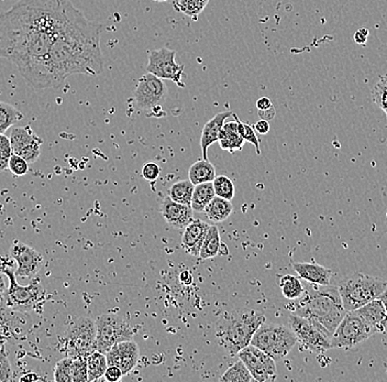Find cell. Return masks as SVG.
Here are the masks:
<instances>
[{
    "label": "cell",
    "instance_id": "6da1fadb",
    "mask_svg": "<svg viewBox=\"0 0 387 382\" xmlns=\"http://www.w3.org/2000/svg\"><path fill=\"white\" fill-rule=\"evenodd\" d=\"M67 0H19L0 13V59L15 64L34 89L51 88L48 56Z\"/></svg>",
    "mask_w": 387,
    "mask_h": 382
},
{
    "label": "cell",
    "instance_id": "7a4b0ae2",
    "mask_svg": "<svg viewBox=\"0 0 387 382\" xmlns=\"http://www.w3.org/2000/svg\"><path fill=\"white\" fill-rule=\"evenodd\" d=\"M103 29L102 23L88 20L67 0L61 28L48 56L51 88L62 86L72 75L98 77L102 74L104 71L100 48Z\"/></svg>",
    "mask_w": 387,
    "mask_h": 382
},
{
    "label": "cell",
    "instance_id": "3957f363",
    "mask_svg": "<svg viewBox=\"0 0 387 382\" xmlns=\"http://www.w3.org/2000/svg\"><path fill=\"white\" fill-rule=\"evenodd\" d=\"M293 311L294 314L303 316L324 329L330 337L347 314L339 289L330 284H310L305 289L304 294L299 298Z\"/></svg>",
    "mask_w": 387,
    "mask_h": 382
},
{
    "label": "cell",
    "instance_id": "277c9868",
    "mask_svg": "<svg viewBox=\"0 0 387 382\" xmlns=\"http://www.w3.org/2000/svg\"><path fill=\"white\" fill-rule=\"evenodd\" d=\"M266 321L265 315L256 310H235L223 314L216 323V339L230 356L251 345L258 327Z\"/></svg>",
    "mask_w": 387,
    "mask_h": 382
},
{
    "label": "cell",
    "instance_id": "5b68a950",
    "mask_svg": "<svg viewBox=\"0 0 387 382\" xmlns=\"http://www.w3.org/2000/svg\"><path fill=\"white\" fill-rule=\"evenodd\" d=\"M386 288L387 281L361 272L348 275L338 284L347 312L357 311L371 301L380 298Z\"/></svg>",
    "mask_w": 387,
    "mask_h": 382
},
{
    "label": "cell",
    "instance_id": "8992f818",
    "mask_svg": "<svg viewBox=\"0 0 387 382\" xmlns=\"http://www.w3.org/2000/svg\"><path fill=\"white\" fill-rule=\"evenodd\" d=\"M297 343L296 335L291 327L266 322L258 327L251 341V345L263 350L275 362L285 358Z\"/></svg>",
    "mask_w": 387,
    "mask_h": 382
},
{
    "label": "cell",
    "instance_id": "52a82bcc",
    "mask_svg": "<svg viewBox=\"0 0 387 382\" xmlns=\"http://www.w3.org/2000/svg\"><path fill=\"white\" fill-rule=\"evenodd\" d=\"M167 95L169 88L164 81L147 72L140 77L132 97L137 107L147 112V116L161 117L165 115L162 104L166 100Z\"/></svg>",
    "mask_w": 387,
    "mask_h": 382
},
{
    "label": "cell",
    "instance_id": "ba28073f",
    "mask_svg": "<svg viewBox=\"0 0 387 382\" xmlns=\"http://www.w3.org/2000/svg\"><path fill=\"white\" fill-rule=\"evenodd\" d=\"M4 272L9 279V286L3 294L4 303L8 308L13 311L28 313L44 300V290L40 281L33 280L28 286H20L11 268L4 269Z\"/></svg>",
    "mask_w": 387,
    "mask_h": 382
},
{
    "label": "cell",
    "instance_id": "9c48e42d",
    "mask_svg": "<svg viewBox=\"0 0 387 382\" xmlns=\"http://www.w3.org/2000/svg\"><path fill=\"white\" fill-rule=\"evenodd\" d=\"M96 350L106 355L118 343L133 339V329L116 314H104L96 321Z\"/></svg>",
    "mask_w": 387,
    "mask_h": 382
},
{
    "label": "cell",
    "instance_id": "30bf717a",
    "mask_svg": "<svg viewBox=\"0 0 387 382\" xmlns=\"http://www.w3.org/2000/svg\"><path fill=\"white\" fill-rule=\"evenodd\" d=\"M373 335L372 329L357 312H347L332 334V349L352 348Z\"/></svg>",
    "mask_w": 387,
    "mask_h": 382
},
{
    "label": "cell",
    "instance_id": "8fae6325",
    "mask_svg": "<svg viewBox=\"0 0 387 382\" xmlns=\"http://www.w3.org/2000/svg\"><path fill=\"white\" fill-rule=\"evenodd\" d=\"M96 321L89 317H79L74 321L66 333L67 356L87 358L96 350Z\"/></svg>",
    "mask_w": 387,
    "mask_h": 382
},
{
    "label": "cell",
    "instance_id": "7c38bea8",
    "mask_svg": "<svg viewBox=\"0 0 387 382\" xmlns=\"http://www.w3.org/2000/svg\"><path fill=\"white\" fill-rule=\"evenodd\" d=\"M289 324L301 346L308 349L309 352L320 356L332 349V337L309 320L291 314Z\"/></svg>",
    "mask_w": 387,
    "mask_h": 382
},
{
    "label": "cell",
    "instance_id": "4fadbf2b",
    "mask_svg": "<svg viewBox=\"0 0 387 382\" xmlns=\"http://www.w3.org/2000/svg\"><path fill=\"white\" fill-rule=\"evenodd\" d=\"M176 52L171 48H161L149 53L147 72L162 79H170L180 87H185L182 81L184 65L175 61Z\"/></svg>",
    "mask_w": 387,
    "mask_h": 382
},
{
    "label": "cell",
    "instance_id": "5bb4252c",
    "mask_svg": "<svg viewBox=\"0 0 387 382\" xmlns=\"http://www.w3.org/2000/svg\"><path fill=\"white\" fill-rule=\"evenodd\" d=\"M237 356L246 364L254 381H274L277 376L275 360L254 345H249L238 353Z\"/></svg>",
    "mask_w": 387,
    "mask_h": 382
},
{
    "label": "cell",
    "instance_id": "9a60e30c",
    "mask_svg": "<svg viewBox=\"0 0 387 382\" xmlns=\"http://www.w3.org/2000/svg\"><path fill=\"white\" fill-rule=\"evenodd\" d=\"M9 139L13 153L22 157L29 164H33L38 160L44 140L34 133L30 126L13 127Z\"/></svg>",
    "mask_w": 387,
    "mask_h": 382
},
{
    "label": "cell",
    "instance_id": "2e32d148",
    "mask_svg": "<svg viewBox=\"0 0 387 382\" xmlns=\"http://www.w3.org/2000/svg\"><path fill=\"white\" fill-rule=\"evenodd\" d=\"M11 255L18 265L15 271V277L32 279L38 275L44 265V258L41 253L21 242H13Z\"/></svg>",
    "mask_w": 387,
    "mask_h": 382
},
{
    "label": "cell",
    "instance_id": "e0dca14e",
    "mask_svg": "<svg viewBox=\"0 0 387 382\" xmlns=\"http://www.w3.org/2000/svg\"><path fill=\"white\" fill-rule=\"evenodd\" d=\"M31 327V317L25 312L13 311L0 302V336L20 339Z\"/></svg>",
    "mask_w": 387,
    "mask_h": 382
},
{
    "label": "cell",
    "instance_id": "ac0fdd59",
    "mask_svg": "<svg viewBox=\"0 0 387 382\" xmlns=\"http://www.w3.org/2000/svg\"><path fill=\"white\" fill-rule=\"evenodd\" d=\"M139 356V347L133 339L118 343L106 354L108 366L119 367L124 376L130 374L137 366Z\"/></svg>",
    "mask_w": 387,
    "mask_h": 382
},
{
    "label": "cell",
    "instance_id": "d6986e66",
    "mask_svg": "<svg viewBox=\"0 0 387 382\" xmlns=\"http://www.w3.org/2000/svg\"><path fill=\"white\" fill-rule=\"evenodd\" d=\"M192 206L181 204L178 202L173 201L170 195L164 197L161 205V214L166 220L167 224L174 227L176 230H184L188 226L194 216H192Z\"/></svg>",
    "mask_w": 387,
    "mask_h": 382
},
{
    "label": "cell",
    "instance_id": "ffe728a7",
    "mask_svg": "<svg viewBox=\"0 0 387 382\" xmlns=\"http://www.w3.org/2000/svg\"><path fill=\"white\" fill-rule=\"evenodd\" d=\"M209 227V224L202 219H192V222L185 227L182 236V246L186 253L199 257L200 249Z\"/></svg>",
    "mask_w": 387,
    "mask_h": 382
},
{
    "label": "cell",
    "instance_id": "44dd1931",
    "mask_svg": "<svg viewBox=\"0 0 387 382\" xmlns=\"http://www.w3.org/2000/svg\"><path fill=\"white\" fill-rule=\"evenodd\" d=\"M355 312L369 324L374 335L377 333H386L387 313L380 298L371 301Z\"/></svg>",
    "mask_w": 387,
    "mask_h": 382
},
{
    "label": "cell",
    "instance_id": "7402d4cb",
    "mask_svg": "<svg viewBox=\"0 0 387 382\" xmlns=\"http://www.w3.org/2000/svg\"><path fill=\"white\" fill-rule=\"evenodd\" d=\"M293 268L299 278L310 284L329 286L332 281V271L318 263H294Z\"/></svg>",
    "mask_w": 387,
    "mask_h": 382
},
{
    "label": "cell",
    "instance_id": "603a6c76",
    "mask_svg": "<svg viewBox=\"0 0 387 382\" xmlns=\"http://www.w3.org/2000/svg\"><path fill=\"white\" fill-rule=\"evenodd\" d=\"M232 115L233 112H219L204 126L202 138H200V148H202L203 158L206 160H207L208 149L213 143L219 141V135H221V128H223L225 119Z\"/></svg>",
    "mask_w": 387,
    "mask_h": 382
},
{
    "label": "cell",
    "instance_id": "cb8c5ba5",
    "mask_svg": "<svg viewBox=\"0 0 387 382\" xmlns=\"http://www.w3.org/2000/svg\"><path fill=\"white\" fill-rule=\"evenodd\" d=\"M218 143H221V148L223 150L230 153L237 152L243 148L246 141L239 133L238 123L235 120L223 124Z\"/></svg>",
    "mask_w": 387,
    "mask_h": 382
},
{
    "label": "cell",
    "instance_id": "d4e9b609",
    "mask_svg": "<svg viewBox=\"0 0 387 382\" xmlns=\"http://www.w3.org/2000/svg\"><path fill=\"white\" fill-rule=\"evenodd\" d=\"M233 211V205L229 199L216 195L205 209L208 218L214 223H221L228 219Z\"/></svg>",
    "mask_w": 387,
    "mask_h": 382
},
{
    "label": "cell",
    "instance_id": "484cf974",
    "mask_svg": "<svg viewBox=\"0 0 387 382\" xmlns=\"http://www.w3.org/2000/svg\"><path fill=\"white\" fill-rule=\"evenodd\" d=\"M216 178L215 166L210 164L209 161L203 159V160L196 161L195 164L190 166L188 170V178L194 185L206 183V182H213Z\"/></svg>",
    "mask_w": 387,
    "mask_h": 382
},
{
    "label": "cell",
    "instance_id": "4316f807",
    "mask_svg": "<svg viewBox=\"0 0 387 382\" xmlns=\"http://www.w3.org/2000/svg\"><path fill=\"white\" fill-rule=\"evenodd\" d=\"M216 197L213 182L195 185L192 197V209L196 212H205V209Z\"/></svg>",
    "mask_w": 387,
    "mask_h": 382
},
{
    "label": "cell",
    "instance_id": "83f0119b",
    "mask_svg": "<svg viewBox=\"0 0 387 382\" xmlns=\"http://www.w3.org/2000/svg\"><path fill=\"white\" fill-rule=\"evenodd\" d=\"M221 234L217 226H210L204 240L203 246L200 249L199 258L202 260L211 259L221 253Z\"/></svg>",
    "mask_w": 387,
    "mask_h": 382
},
{
    "label": "cell",
    "instance_id": "f1b7e54d",
    "mask_svg": "<svg viewBox=\"0 0 387 382\" xmlns=\"http://www.w3.org/2000/svg\"><path fill=\"white\" fill-rule=\"evenodd\" d=\"M108 368L106 355L95 350L93 354L87 357V371H88V381H97L104 378L105 372Z\"/></svg>",
    "mask_w": 387,
    "mask_h": 382
},
{
    "label": "cell",
    "instance_id": "f546056e",
    "mask_svg": "<svg viewBox=\"0 0 387 382\" xmlns=\"http://www.w3.org/2000/svg\"><path fill=\"white\" fill-rule=\"evenodd\" d=\"M279 284L284 298L287 300L296 301L304 294L305 288L301 284L299 278L295 275H283L280 278Z\"/></svg>",
    "mask_w": 387,
    "mask_h": 382
},
{
    "label": "cell",
    "instance_id": "4dcf8cb0",
    "mask_svg": "<svg viewBox=\"0 0 387 382\" xmlns=\"http://www.w3.org/2000/svg\"><path fill=\"white\" fill-rule=\"evenodd\" d=\"M22 119V112L13 105L0 100V135H4L11 126Z\"/></svg>",
    "mask_w": 387,
    "mask_h": 382
},
{
    "label": "cell",
    "instance_id": "1f68e13d",
    "mask_svg": "<svg viewBox=\"0 0 387 382\" xmlns=\"http://www.w3.org/2000/svg\"><path fill=\"white\" fill-rule=\"evenodd\" d=\"M195 185L188 180L178 181L173 184L170 189V197L173 201L178 202L181 204L192 206V197Z\"/></svg>",
    "mask_w": 387,
    "mask_h": 382
},
{
    "label": "cell",
    "instance_id": "d6a6232c",
    "mask_svg": "<svg viewBox=\"0 0 387 382\" xmlns=\"http://www.w3.org/2000/svg\"><path fill=\"white\" fill-rule=\"evenodd\" d=\"M221 381L225 382H251L254 381V378L251 375L246 364H243L242 360L238 362L225 370L221 377Z\"/></svg>",
    "mask_w": 387,
    "mask_h": 382
},
{
    "label": "cell",
    "instance_id": "836d02e7",
    "mask_svg": "<svg viewBox=\"0 0 387 382\" xmlns=\"http://www.w3.org/2000/svg\"><path fill=\"white\" fill-rule=\"evenodd\" d=\"M208 4L209 0H178L175 4V9L196 21L198 15L205 11Z\"/></svg>",
    "mask_w": 387,
    "mask_h": 382
},
{
    "label": "cell",
    "instance_id": "e575fe53",
    "mask_svg": "<svg viewBox=\"0 0 387 382\" xmlns=\"http://www.w3.org/2000/svg\"><path fill=\"white\" fill-rule=\"evenodd\" d=\"M214 189H215L217 197H223V199H231L235 197V184L232 180L225 176H216L213 181Z\"/></svg>",
    "mask_w": 387,
    "mask_h": 382
},
{
    "label": "cell",
    "instance_id": "d590c367",
    "mask_svg": "<svg viewBox=\"0 0 387 382\" xmlns=\"http://www.w3.org/2000/svg\"><path fill=\"white\" fill-rule=\"evenodd\" d=\"M232 116L235 117V121L238 123V130L241 137H242L247 143H252V145L256 147V153L261 154L260 140H258V136H256L254 127L249 125L248 123H243V121H241L238 116H237V114H233Z\"/></svg>",
    "mask_w": 387,
    "mask_h": 382
},
{
    "label": "cell",
    "instance_id": "8d00e7d4",
    "mask_svg": "<svg viewBox=\"0 0 387 382\" xmlns=\"http://www.w3.org/2000/svg\"><path fill=\"white\" fill-rule=\"evenodd\" d=\"M72 381H88V371H87V358L77 356L72 357Z\"/></svg>",
    "mask_w": 387,
    "mask_h": 382
},
{
    "label": "cell",
    "instance_id": "74e56055",
    "mask_svg": "<svg viewBox=\"0 0 387 382\" xmlns=\"http://www.w3.org/2000/svg\"><path fill=\"white\" fill-rule=\"evenodd\" d=\"M373 102L384 110L387 116V75L381 77L372 92Z\"/></svg>",
    "mask_w": 387,
    "mask_h": 382
},
{
    "label": "cell",
    "instance_id": "f35d334b",
    "mask_svg": "<svg viewBox=\"0 0 387 382\" xmlns=\"http://www.w3.org/2000/svg\"><path fill=\"white\" fill-rule=\"evenodd\" d=\"M56 382H72V357H66L56 364L54 369Z\"/></svg>",
    "mask_w": 387,
    "mask_h": 382
},
{
    "label": "cell",
    "instance_id": "ab89813d",
    "mask_svg": "<svg viewBox=\"0 0 387 382\" xmlns=\"http://www.w3.org/2000/svg\"><path fill=\"white\" fill-rule=\"evenodd\" d=\"M13 154L11 139L5 133L0 135V172L7 170Z\"/></svg>",
    "mask_w": 387,
    "mask_h": 382
},
{
    "label": "cell",
    "instance_id": "60d3db41",
    "mask_svg": "<svg viewBox=\"0 0 387 382\" xmlns=\"http://www.w3.org/2000/svg\"><path fill=\"white\" fill-rule=\"evenodd\" d=\"M8 169L11 171V173L15 176H22L29 172V162L25 160L22 157L13 153L9 161Z\"/></svg>",
    "mask_w": 387,
    "mask_h": 382
},
{
    "label": "cell",
    "instance_id": "b9f144b4",
    "mask_svg": "<svg viewBox=\"0 0 387 382\" xmlns=\"http://www.w3.org/2000/svg\"><path fill=\"white\" fill-rule=\"evenodd\" d=\"M13 372L5 346L0 349V382L13 381Z\"/></svg>",
    "mask_w": 387,
    "mask_h": 382
},
{
    "label": "cell",
    "instance_id": "7bdbcfd3",
    "mask_svg": "<svg viewBox=\"0 0 387 382\" xmlns=\"http://www.w3.org/2000/svg\"><path fill=\"white\" fill-rule=\"evenodd\" d=\"M159 173H161V169H159V164L152 162V161L147 162L145 166H142V176H143L147 181H157V178H159Z\"/></svg>",
    "mask_w": 387,
    "mask_h": 382
},
{
    "label": "cell",
    "instance_id": "ee69618b",
    "mask_svg": "<svg viewBox=\"0 0 387 382\" xmlns=\"http://www.w3.org/2000/svg\"><path fill=\"white\" fill-rule=\"evenodd\" d=\"M124 377L122 369L117 366H108L106 372H105L104 379L109 382L120 381Z\"/></svg>",
    "mask_w": 387,
    "mask_h": 382
},
{
    "label": "cell",
    "instance_id": "f6af8a7d",
    "mask_svg": "<svg viewBox=\"0 0 387 382\" xmlns=\"http://www.w3.org/2000/svg\"><path fill=\"white\" fill-rule=\"evenodd\" d=\"M367 37H369V30L365 28L360 29L355 34V44L365 46V44L367 42Z\"/></svg>",
    "mask_w": 387,
    "mask_h": 382
},
{
    "label": "cell",
    "instance_id": "bcb514c9",
    "mask_svg": "<svg viewBox=\"0 0 387 382\" xmlns=\"http://www.w3.org/2000/svg\"><path fill=\"white\" fill-rule=\"evenodd\" d=\"M254 129H256V133H260V135H266V133L270 131V123L268 120L260 119L258 123L254 126Z\"/></svg>",
    "mask_w": 387,
    "mask_h": 382
},
{
    "label": "cell",
    "instance_id": "7dc6e473",
    "mask_svg": "<svg viewBox=\"0 0 387 382\" xmlns=\"http://www.w3.org/2000/svg\"><path fill=\"white\" fill-rule=\"evenodd\" d=\"M272 107H273V104L268 97H261L256 102V108L258 110H268Z\"/></svg>",
    "mask_w": 387,
    "mask_h": 382
},
{
    "label": "cell",
    "instance_id": "c3c4849f",
    "mask_svg": "<svg viewBox=\"0 0 387 382\" xmlns=\"http://www.w3.org/2000/svg\"><path fill=\"white\" fill-rule=\"evenodd\" d=\"M178 279L184 286H190L192 283V273L190 270H183L178 275Z\"/></svg>",
    "mask_w": 387,
    "mask_h": 382
},
{
    "label": "cell",
    "instance_id": "681fc988",
    "mask_svg": "<svg viewBox=\"0 0 387 382\" xmlns=\"http://www.w3.org/2000/svg\"><path fill=\"white\" fill-rule=\"evenodd\" d=\"M258 115L262 119L272 120L275 116V110L274 107L270 108L268 110H258Z\"/></svg>",
    "mask_w": 387,
    "mask_h": 382
},
{
    "label": "cell",
    "instance_id": "f907efd6",
    "mask_svg": "<svg viewBox=\"0 0 387 382\" xmlns=\"http://www.w3.org/2000/svg\"><path fill=\"white\" fill-rule=\"evenodd\" d=\"M6 290L7 288H6L5 279L0 275V298H3V294H5Z\"/></svg>",
    "mask_w": 387,
    "mask_h": 382
},
{
    "label": "cell",
    "instance_id": "816d5d0a",
    "mask_svg": "<svg viewBox=\"0 0 387 382\" xmlns=\"http://www.w3.org/2000/svg\"><path fill=\"white\" fill-rule=\"evenodd\" d=\"M381 300H382L383 304H384L385 310H386L387 313V288L386 290L383 292L382 294L380 296Z\"/></svg>",
    "mask_w": 387,
    "mask_h": 382
},
{
    "label": "cell",
    "instance_id": "f5cc1de1",
    "mask_svg": "<svg viewBox=\"0 0 387 382\" xmlns=\"http://www.w3.org/2000/svg\"><path fill=\"white\" fill-rule=\"evenodd\" d=\"M5 337L0 336V349L3 348V347L5 346Z\"/></svg>",
    "mask_w": 387,
    "mask_h": 382
},
{
    "label": "cell",
    "instance_id": "db71d44e",
    "mask_svg": "<svg viewBox=\"0 0 387 382\" xmlns=\"http://www.w3.org/2000/svg\"><path fill=\"white\" fill-rule=\"evenodd\" d=\"M153 1H157V3H169L171 0H153Z\"/></svg>",
    "mask_w": 387,
    "mask_h": 382
},
{
    "label": "cell",
    "instance_id": "11a10c76",
    "mask_svg": "<svg viewBox=\"0 0 387 382\" xmlns=\"http://www.w3.org/2000/svg\"><path fill=\"white\" fill-rule=\"evenodd\" d=\"M1 301H3V298H0V302H1Z\"/></svg>",
    "mask_w": 387,
    "mask_h": 382
},
{
    "label": "cell",
    "instance_id": "9f6ffc18",
    "mask_svg": "<svg viewBox=\"0 0 387 382\" xmlns=\"http://www.w3.org/2000/svg\"><path fill=\"white\" fill-rule=\"evenodd\" d=\"M386 218H387V212H386Z\"/></svg>",
    "mask_w": 387,
    "mask_h": 382
}]
</instances>
